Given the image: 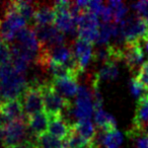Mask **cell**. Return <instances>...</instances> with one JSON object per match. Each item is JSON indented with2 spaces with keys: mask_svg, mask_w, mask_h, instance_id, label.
Segmentation results:
<instances>
[{
  "mask_svg": "<svg viewBox=\"0 0 148 148\" xmlns=\"http://www.w3.org/2000/svg\"><path fill=\"white\" fill-rule=\"evenodd\" d=\"M23 114L25 118L44 112V101L41 90V83H31L21 97Z\"/></svg>",
  "mask_w": 148,
  "mask_h": 148,
  "instance_id": "8992f818",
  "label": "cell"
},
{
  "mask_svg": "<svg viewBox=\"0 0 148 148\" xmlns=\"http://www.w3.org/2000/svg\"><path fill=\"white\" fill-rule=\"evenodd\" d=\"M37 146L39 148H64L63 142L49 133L37 137Z\"/></svg>",
  "mask_w": 148,
  "mask_h": 148,
  "instance_id": "7402d4cb",
  "label": "cell"
},
{
  "mask_svg": "<svg viewBox=\"0 0 148 148\" xmlns=\"http://www.w3.org/2000/svg\"><path fill=\"white\" fill-rule=\"evenodd\" d=\"M132 122V129L139 132H148V93L138 99Z\"/></svg>",
  "mask_w": 148,
  "mask_h": 148,
  "instance_id": "7c38bea8",
  "label": "cell"
},
{
  "mask_svg": "<svg viewBox=\"0 0 148 148\" xmlns=\"http://www.w3.org/2000/svg\"><path fill=\"white\" fill-rule=\"evenodd\" d=\"M71 2L68 1H57L54 3L55 19L54 25L63 34H74L77 32L76 21L70 13Z\"/></svg>",
  "mask_w": 148,
  "mask_h": 148,
  "instance_id": "52a82bcc",
  "label": "cell"
},
{
  "mask_svg": "<svg viewBox=\"0 0 148 148\" xmlns=\"http://www.w3.org/2000/svg\"><path fill=\"white\" fill-rule=\"evenodd\" d=\"M130 86H131V92L137 99H140L142 95L148 93V88L144 86L142 83H140L135 77L131 79V83H130Z\"/></svg>",
  "mask_w": 148,
  "mask_h": 148,
  "instance_id": "d4e9b609",
  "label": "cell"
},
{
  "mask_svg": "<svg viewBox=\"0 0 148 148\" xmlns=\"http://www.w3.org/2000/svg\"><path fill=\"white\" fill-rule=\"evenodd\" d=\"M41 90L44 101V112L49 116H63L71 109V101L63 97L55 90L52 82L41 83Z\"/></svg>",
  "mask_w": 148,
  "mask_h": 148,
  "instance_id": "7a4b0ae2",
  "label": "cell"
},
{
  "mask_svg": "<svg viewBox=\"0 0 148 148\" xmlns=\"http://www.w3.org/2000/svg\"><path fill=\"white\" fill-rule=\"evenodd\" d=\"M54 19H55V12H54L53 6L38 5L35 16H34V27H41L52 25H54Z\"/></svg>",
  "mask_w": 148,
  "mask_h": 148,
  "instance_id": "e0dca14e",
  "label": "cell"
},
{
  "mask_svg": "<svg viewBox=\"0 0 148 148\" xmlns=\"http://www.w3.org/2000/svg\"><path fill=\"white\" fill-rule=\"evenodd\" d=\"M127 135L136 140L138 148H148V132H139L131 128L127 132Z\"/></svg>",
  "mask_w": 148,
  "mask_h": 148,
  "instance_id": "603a6c76",
  "label": "cell"
},
{
  "mask_svg": "<svg viewBox=\"0 0 148 148\" xmlns=\"http://www.w3.org/2000/svg\"><path fill=\"white\" fill-rule=\"evenodd\" d=\"M101 141L106 148H121L123 137L118 130H113L103 133Z\"/></svg>",
  "mask_w": 148,
  "mask_h": 148,
  "instance_id": "44dd1931",
  "label": "cell"
},
{
  "mask_svg": "<svg viewBox=\"0 0 148 148\" xmlns=\"http://www.w3.org/2000/svg\"><path fill=\"white\" fill-rule=\"evenodd\" d=\"M27 21L13 10H4V16L0 19V37L6 44H12L23 29L27 27Z\"/></svg>",
  "mask_w": 148,
  "mask_h": 148,
  "instance_id": "3957f363",
  "label": "cell"
},
{
  "mask_svg": "<svg viewBox=\"0 0 148 148\" xmlns=\"http://www.w3.org/2000/svg\"><path fill=\"white\" fill-rule=\"evenodd\" d=\"M93 112L95 109L92 93L87 90L86 87H79L74 109V114L76 118L78 120H90Z\"/></svg>",
  "mask_w": 148,
  "mask_h": 148,
  "instance_id": "30bf717a",
  "label": "cell"
},
{
  "mask_svg": "<svg viewBox=\"0 0 148 148\" xmlns=\"http://www.w3.org/2000/svg\"><path fill=\"white\" fill-rule=\"evenodd\" d=\"M4 43H5V42H4V41H3V40H2V38L0 37V46L2 45V44H4Z\"/></svg>",
  "mask_w": 148,
  "mask_h": 148,
  "instance_id": "4316f807",
  "label": "cell"
},
{
  "mask_svg": "<svg viewBox=\"0 0 148 148\" xmlns=\"http://www.w3.org/2000/svg\"><path fill=\"white\" fill-rule=\"evenodd\" d=\"M48 115V114H47ZM49 116V115H48ZM72 125L64 119L63 116H49V126H48V133L57 139L64 141L67 139L70 132L72 130Z\"/></svg>",
  "mask_w": 148,
  "mask_h": 148,
  "instance_id": "4fadbf2b",
  "label": "cell"
},
{
  "mask_svg": "<svg viewBox=\"0 0 148 148\" xmlns=\"http://www.w3.org/2000/svg\"><path fill=\"white\" fill-rule=\"evenodd\" d=\"M27 119L10 122L3 128V145L5 148H13L29 142L27 139Z\"/></svg>",
  "mask_w": 148,
  "mask_h": 148,
  "instance_id": "5b68a950",
  "label": "cell"
},
{
  "mask_svg": "<svg viewBox=\"0 0 148 148\" xmlns=\"http://www.w3.org/2000/svg\"><path fill=\"white\" fill-rule=\"evenodd\" d=\"M135 78L148 88V60H146L143 65L141 66L139 71L135 75Z\"/></svg>",
  "mask_w": 148,
  "mask_h": 148,
  "instance_id": "484cf974",
  "label": "cell"
},
{
  "mask_svg": "<svg viewBox=\"0 0 148 148\" xmlns=\"http://www.w3.org/2000/svg\"><path fill=\"white\" fill-rule=\"evenodd\" d=\"M118 73L119 71H118V66L116 62L107 61L95 75V79L99 80V82L103 80H113L118 76Z\"/></svg>",
  "mask_w": 148,
  "mask_h": 148,
  "instance_id": "d6986e66",
  "label": "cell"
},
{
  "mask_svg": "<svg viewBox=\"0 0 148 148\" xmlns=\"http://www.w3.org/2000/svg\"><path fill=\"white\" fill-rule=\"evenodd\" d=\"M62 142H63L64 148H91L90 144L77 133L73 125H72V130L67 139Z\"/></svg>",
  "mask_w": 148,
  "mask_h": 148,
  "instance_id": "ffe728a7",
  "label": "cell"
},
{
  "mask_svg": "<svg viewBox=\"0 0 148 148\" xmlns=\"http://www.w3.org/2000/svg\"><path fill=\"white\" fill-rule=\"evenodd\" d=\"M51 82L55 90L67 99L76 97L77 93H78L79 86L78 83H77V77H56V78H53Z\"/></svg>",
  "mask_w": 148,
  "mask_h": 148,
  "instance_id": "8fae6325",
  "label": "cell"
},
{
  "mask_svg": "<svg viewBox=\"0 0 148 148\" xmlns=\"http://www.w3.org/2000/svg\"><path fill=\"white\" fill-rule=\"evenodd\" d=\"M48 126H49V116L46 112H42L27 118V127L32 134L36 136V138L48 133Z\"/></svg>",
  "mask_w": 148,
  "mask_h": 148,
  "instance_id": "2e32d148",
  "label": "cell"
},
{
  "mask_svg": "<svg viewBox=\"0 0 148 148\" xmlns=\"http://www.w3.org/2000/svg\"><path fill=\"white\" fill-rule=\"evenodd\" d=\"M27 86L25 74L17 72L11 63L0 66V103L19 99Z\"/></svg>",
  "mask_w": 148,
  "mask_h": 148,
  "instance_id": "6da1fadb",
  "label": "cell"
},
{
  "mask_svg": "<svg viewBox=\"0 0 148 148\" xmlns=\"http://www.w3.org/2000/svg\"><path fill=\"white\" fill-rule=\"evenodd\" d=\"M35 32L39 40L41 49H49V48L65 45V42H64L65 35L60 32L54 25L35 27Z\"/></svg>",
  "mask_w": 148,
  "mask_h": 148,
  "instance_id": "9c48e42d",
  "label": "cell"
},
{
  "mask_svg": "<svg viewBox=\"0 0 148 148\" xmlns=\"http://www.w3.org/2000/svg\"><path fill=\"white\" fill-rule=\"evenodd\" d=\"M119 29L121 38L125 40V43L140 41L148 37V23L137 15L123 19Z\"/></svg>",
  "mask_w": 148,
  "mask_h": 148,
  "instance_id": "277c9868",
  "label": "cell"
},
{
  "mask_svg": "<svg viewBox=\"0 0 148 148\" xmlns=\"http://www.w3.org/2000/svg\"><path fill=\"white\" fill-rule=\"evenodd\" d=\"M73 126L77 133L90 144L91 148H99V144L95 140L97 136V130L90 120H78Z\"/></svg>",
  "mask_w": 148,
  "mask_h": 148,
  "instance_id": "9a60e30c",
  "label": "cell"
},
{
  "mask_svg": "<svg viewBox=\"0 0 148 148\" xmlns=\"http://www.w3.org/2000/svg\"><path fill=\"white\" fill-rule=\"evenodd\" d=\"M92 45L93 44L88 43V42L84 41L82 39L77 38L76 41L73 44V52L75 58H76L78 65L80 69L84 70V68L88 65L90 62L91 58L93 57L92 53Z\"/></svg>",
  "mask_w": 148,
  "mask_h": 148,
  "instance_id": "5bb4252c",
  "label": "cell"
},
{
  "mask_svg": "<svg viewBox=\"0 0 148 148\" xmlns=\"http://www.w3.org/2000/svg\"><path fill=\"white\" fill-rule=\"evenodd\" d=\"M132 8L136 15L148 23V1H140L132 4Z\"/></svg>",
  "mask_w": 148,
  "mask_h": 148,
  "instance_id": "cb8c5ba5",
  "label": "cell"
},
{
  "mask_svg": "<svg viewBox=\"0 0 148 148\" xmlns=\"http://www.w3.org/2000/svg\"><path fill=\"white\" fill-rule=\"evenodd\" d=\"M145 55L141 40L132 43H125V47L123 49V59L132 72H136L137 74L141 66L144 64Z\"/></svg>",
  "mask_w": 148,
  "mask_h": 148,
  "instance_id": "ba28073f",
  "label": "cell"
},
{
  "mask_svg": "<svg viewBox=\"0 0 148 148\" xmlns=\"http://www.w3.org/2000/svg\"><path fill=\"white\" fill-rule=\"evenodd\" d=\"M95 121L97 127L103 131V133L117 130L116 120L111 115L103 112V109L95 111Z\"/></svg>",
  "mask_w": 148,
  "mask_h": 148,
  "instance_id": "ac0fdd59",
  "label": "cell"
}]
</instances>
